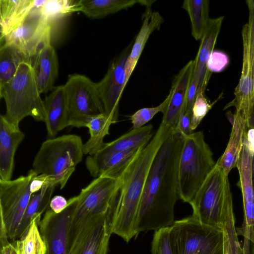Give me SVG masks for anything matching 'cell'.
<instances>
[{"label":"cell","mask_w":254,"mask_h":254,"mask_svg":"<svg viewBox=\"0 0 254 254\" xmlns=\"http://www.w3.org/2000/svg\"><path fill=\"white\" fill-rule=\"evenodd\" d=\"M184 137L173 129L156 154L137 213L135 237L140 232L170 227L178 196V166Z\"/></svg>","instance_id":"6da1fadb"},{"label":"cell","mask_w":254,"mask_h":254,"mask_svg":"<svg viewBox=\"0 0 254 254\" xmlns=\"http://www.w3.org/2000/svg\"><path fill=\"white\" fill-rule=\"evenodd\" d=\"M172 129L161 123L150 141L125 168L115 206L112 234L128 242L135 237L134 226L145 184L160 147Z\"/></svg>","instance_id":"7a4b0ae2"},{"label":"cell","mask_w":254,"mask_h":254,"mask_svg":"<svg viewBox=\"0 0 254 254\" xmlns=\"http://www.w3.org/2000/svg\"><path fill=\"white\" fill-rule=\"evenodd\" d=\"M81 138L75 134H65L49 138L41 144L35 156L32 169L38 175L47 176L46 184L66 185L83 155Z\"/></svg>","instance_id":"3957f363"},{"label":"cell","mask_w":254,"mask_h":254,"mask_svg":"<svg viewBox=\"0 0 254 254\" xmlns=\"http://www.w3.org/2000/svg\"><path fill=\"white\" fill-rule=\"evenodd\" d=\"M40 95L32 63L22 62L14 76L0 88V98L4 99L6 105L5 118L18 127L28 116L45 122L44 103Z\"/></svg>","instance_id":"277c9868"},{"label":"cell","mask_w":254,"mask_h":254,"mask_svg":"<svg viewBox=\"0 0 254 254\" xmlns=\"http://www.w3.org/2000/svg\"><path fill=\"white\" fill-rule=\"evenodd\" d=\"M216 162L202 131L184 137L178 166V196L190 203Z\"/></svg>","instance_id":"5b68a950"},{"label":"cell","mask_w":254,"mask_h":254,"mask_svg":"<svg viewBox=\"0 0 254 254\" xmlns=\"http://www.w3.org/2000/svg\"><path fill=\"white\" fill-rule=\"evenodd\" d=\"M120 178H96L76 195L71 211L67 234L66 247L90 220L107 214L117 200Z\"/></svg>","instance_id":"8992f818"},{"label":"cell","mask_w":254,"mask_h":254,"mask_svg":"<svg viewBox=\"0 0 254 254\" xmlns=\"http://www.w3.org/2000/svg\"><path fill=\"white\" fill-rule=\"evenodd\" d=\"M228 176L216 162L190 202L191 216L201 223L222 229L226 209L232 199Z\"/></svg>","instance_id":"52a82bcc"},{"label":"cell","mask_w":254,"mask_h":254,"mask_svg":"<svg viewBox=\"0 0 254 254\" xmlns=\"http://www.w3.org/2000/svg\"><path fill=\"white\" fill-rule=\"evenodd\" d=\"M174 254H224L222 229L201 223L191 216L170 227Z\"/></svg>","instance_id":"ba28073f"},{"label":"cell","mask_w":254,"mask_h":254,"mask_svg":"<svg viewBox=\"0 0 254 254\" xmlns=\"http://www.w3.org/2000/svg\"><path fill=\"white\" fill-rule=\"evenodd\" d=\"M249 18L242 30L243 45V65L239 82L234 90V98L224 107H234L236 112L248 123L254 105V1H246Z\"/></svg>","instance_id":"9c48e42d"},{"label":"cell","mask_w":254,"mask_h":254,"mask_svg":"<svg viewBox=\"0 0 254 254\" xmlns=\"http://www.w3.org/2000/svg\"><path fill=\"white\" fill-rule=\"evenodd\" d=\"M64 85L69 114V125L86 127L92 117L104 114L97 83L77 73L69 75Z\"/></svg>","instance_id":"30bf717a"},{"label":"cell","mask_w":254,"mask_h":254,"mask_svg":"<svg viewBox=\"0 0 254 254\" xmlns=\"http://www.w3.org/2000/svg\"><path fill=\"white\" fill-rule=\"evenodd\" d=\"M38 175L32 169L26 176L10 181L0 180V216L9 239H18L19 228L32 194L31 182Z\"/></svg>","instance_id":"8fae6325"},{"label":"cell","mask_w":254,"mask_h":254,"mask_svg":"<svg viewBox=\"0 0 254 254\" xmlns=\"http://www.w3.org/2000/svg\"><path fill=\"white\" fill-rule=\"evenodd\" d=\"M45 1V0H37L36 5L24 19L0 39V43L10 44L17 47L32 62L44 38L52 31L51 24L40 9Z\"/></svg>","instance_id":"7c38bea8"},{"label":"cell","mask_w":254,"mask_h":254,"mask_svg":"<svg viewBox=\"0 0 254 254\" xmlns=\"http://www.w3.org/2000/svg\"><path fill=\"white\" fill-rule=\"evenodd\" d=\"M131 46L125 49L112 61L104 77L97 83L104 114L114 124L118 121L119 101L127 82L125 65L132 48Z\"/></svg>","instance_id":"4fadbf2b"},{"label":"cell","mask_w":254,"mask_h":254,"mask_svg":"<svg viewBox=\"0 0 254 254\" xmlns=\"http://www.w3.org/2000/svg\"><path fill=\"white\" fill-rule=\"evenodd\" d=\"M113 212L88 222L67 248V254H107L112 234Z\"/></svg>","instance_id":"5bb4252c"},{"label":"cell","mask_w":254,"mask_h":254,"mask_svg":"<svg viewBox=\"0 0 254 254\" xmlns=\"http://www.w3.org/2000/svg\"><path fill=\"white\" fill-rule=\"evenodd\" d=\"M253 153L246 135L236 167L239 172V186L241 190L244 206V221L242 227L236 228L238 235L244 238L243 250L245 254H250L249 237L254 226V190L252 179Z\"/></svg>","instance_id":"9a60e30c"},{"label":"cell","mask_w":254,"mask_h":254,"mask_svg":"<svg viewBox=\"0 0 254 254\" xmlns=\"http://www.w3.org/2000/svg\"><path fill=\"white\" fill-rule=\"evenodd\" d=\"M76 199V196L69 199L67 206L60 213L48 209L41 220L39 227L46 245V254H67L69 221Z\"/></svg>","instance_id":"2e32d148"},{"label":"cell","mask_w":254,"mask_h":254,"mask_svg":"<svg viewBox=\"0 0 254 254\" xmlns=\"http://www.w3.org/2000/svg\"><path fill=\"white\" fill-rule=\"evenodd\" d=\"M52 31L44 38L32 60V65L41 94L51 91L58 77L59 62L51 44Z\"/></svg>","instance_id":"e0dca14e"},{"label":"cell","mask_w":254,"mask_h":254,"mask_svg":"<svg viewBox=\"0 0 254 254\" xmlns=\"http://www.w3.org/2000/svg\"><path fill=\"white\" fill-rule=\"evenodd\" d=\"M194 60L189 61L175 76L168 104L163 112L162 123L175 129L183 110L190 82L193 76Z\"/></svg>","instance_id":"ac0fdd59"},{"label":"cell","mask_w":254,"mask_h":254,"mask_svg":"<svg viewBox=\"0 0 254 254\" xmlns=\"http://www.w3.org/2000/svg\"><path fill=\"white\" fill-rule=\"evenodd\" d=\"M224 16L210 18L204 33L200 40V44L195 59L193 77L197 82V94L204 93L212 72L208 69L207 64L214 50L219 34Z\"/></svg>","instance_id":"d6986e66"},{"label":"cell","mask_w":254,"mask_h":254,"mask_svg":"<svg viewBox=\"0 0 254 254\" xmlns=\"http://www.w3.org/2000/svg\"><path fill=\"white\" fill-rule=\"evenodd\" d=\"M24 133L5 118L0 117V180H11L14 169V156Z\"/></svg>","instance_id":"ffe728a7"},{"label":"cell","mask_w":254,"mask_h":254,"mask_svg":"<svg viewBox=\"0 0 254 254\" xmlns=\"http://www.w3.org/2000/svg\"><path fill=\"white\" fill-rule=\"evenodd\" d=\"M144 147L102 156L89 155L85 160L86 167L94 177L105 176L118 179L128 163Z\"/></svg>","instance_id":"44dd1931"},{"label":"cell","mask_w":254,"mask_h":254,"mask_svg":"<svg viewBox=\"0 0 254 254\" xmlns=\"http://www.w3.org/2000/svg\"><path fill=\"white\" fill-rule=\"evenodd\" d=\"M48 136L53 138L69 125V114L64 85L53 88L44 100Z\"/></svg>","instance_id":"7402d4cb"},{"label":"cell","mask_w":254,"mask_h":254,"mask_svg":"<svg viewBox=\"0 0 254 254\" xmlns=\"http://www.w3.org/2000/svg\"><path fill=\"white\" fill-rule=\"evenodd\" d=\"M227 116L232 124V130L225 150L216 164L228 175L231 170L237 166L248 128L247 121L240 113L235 112L233 114L229 111Z\"/></svg>","instance_id":"603a6c76"},{"label":"cell","mask_w":254,"mask_h":254,"mask_svg":"<svg viewBox=\"0 0 254 254\" xmlns=\"http://www.w3.org/2000/svg\"><path fill=\"white\" fill-rule=\"evenodd\" d=\"M164 19L158 11H152L147 7L142 16L141 28L136 37L125 65V73L128 81L150 35L155 30H159Z\"/></svg>","instance_id":"cb8c5ba5"},{"label":"cell","mask_w":254,"mask_h":254,"mask_svg":"<svg viewBox=\"0 0 254 254\" xmlns=\"http://www.w3.org/2000/svg\"><path fill=\"white\" fill-rule=\"evenodd\" d=\"M154 0H78L77 11L92 19H99L137 4L150 7Z\"/></svg>","instance_id":"d4e9b609"},{"label":"cell","mask_w":254,"mask_h":254,"mask_svg":"<svg viewBox=\"0 0 254 254\" xmlns=\"http://www.w3.org/2000/svg\"><path fill=\"white\" fill-rule=\"evenodd\" d=\"M36 4L37 0H0V39L21 22Z\"/></svg>","instance_id":"484cf974"},{"label":"cell","mask_w":254,"mask_h":254,"mask_svg":"<svg viewBox=\"0 0 254 254\" xmlns=\"http://www.w3.org/2000/svg\"><path fill=\"white\" fill-rule=\"evenodd\" d=\"M151 125L132 129L117 139L108 143L92 155L102 156L146 146L152 138Z\"/></svg>","instance_id":"4316f807"},{"label":"cell","mask_w":254,"mask_h":254,"mask_svg":"<svg viewBox=\"0 0 254 254\" xmlns=\"http://www.w3.org/2000/svg\"><path fill=\"white\" fill-rule=\"evenodd\" d=\"M56 186L45 184L38 191L32 194L22 221L18 234L19 239L35 218L41 220V216L47 208Z\"/></svg>","instance_id":"83f0119b"},{"label":"cell","mask_w":254,"mask_h":254,"mask_svg":"<svg viewBox=\"0 0 254 254\" xmlns=\"http://www.w3.org/2000/svg\"><path fill=\"white\" fill-rule=\"evenodd\" d=\"M32 61L13 45L0 43V88L9 81L15 75L20 64Z\"/></svg>","instance_id":"f1b7e54d"},{"label":"cell","mask_w":254,"mask_h":254,"mask_svg":"<svg viewBox=\"0 0 254 254\" xmlns=\"http://www.w3.org/2000/svg\"><path fill=\"white\" fill-rule=\"evenodd\" d=\"M112 120L105 114L96 115L89 120L86 127L89 129L90 137L83 144L84 154L92 155L104 146V137L109 134Z\"/></svg>","instance_id":"f546056e"},{"label":"cell","mask_w":254,"mask_h":254,"mask_svg":"<svg viewBox=\"0 0 254 254\" xmlns=\"http://www.w3.org/2000/svg\"><path fill=\"white\" fill-rule=\"evenodd\" d=\"M182 7L188 13L191 26V34L196 40H201L209 21V1L185 0Z\"/></svg>","instance_id":"4dcf8cb0"},{"label":"cell","mask_w":254,"mask_h":254,"mask_svg":"<svg viewBox=\"0 0 254 254\" xmlns=\"http://www.w3.org/2000/svg\"><path fill=\"white\" fill-rule=\"evenodd\" d=\"M40 221L33 219L19 239L12 242L19 254H46V245L39 227Z\"/></svg>","instance_id":"1f68e13d"},{"label":"cell","mask_w":254,"mask_h":254,"mask_svg":"<svg viewBox=\"0 0 254 254\" xmlns=\"http://www.w3.org/2000/svg\"><path fill=\"white\" fill-rule=\"evenodd\" d=\"M233 199L228 202L225 213L222 230L224 234V254H245L238 240L236 228Z\"/></svg>","instance_id":"d6a6232c"},{"label":"cell","mask_w":254,"mask_h":254,"mask_svg":"<svg viewBox=\"0 0 254 254\" xmlns=\"http://www.w3.org/2000/svg\"><path fill=\"white\" fill-rule=\"evenodd\" d=\"M77 0H45L40 9L52 24L54 21L77 11Z\"/></svg>","instance_id":"836d02e7"},{"label":"cell","mask_w":254,"mask_h":254,"mask_svg":"<svg viewBox=\"0 0 254 254\" xmlns=\"http://www.w3.org/2000/svg\"><path fill=\"white\" fill-rule=\"evenodd\" d=\"M223 92L213 103H210L204 96V93L197 94L193 104L191 119V128L194 130L200 124L201 122L213 105L223 97Z\"/></svg>","instance_id":"e575fe53"},{"label":"cell","mask_w":254,"mask_h":254,"mask_svg":"<svg viewBox=\"0 0 254 254\" xmlns=\"http://www.w3.org/2000/svg\"><path fill=\"white\" fill-rule=\"evenodd\" d=\"M170 95H167L165 99L159 105L154 107L144 108L137 110L131 117L130 120L133 129L140 128L150 121L159 112L164 111L169 101Z\"/></svg>","instance_id":"d590c367"},{"label":"cell","mask_w":254,"mask_h":254,"mask_svg":"<svg viewBox=\"0 0 254 254\" xmlns=\"http://www.w3.org/2000/svg\"><path fill=\"white\" fill-rule=\"evenodd\" d=\"M170 227L154 232L151 244V254H174L170 239Z\"/></svg>","instance_id":"8d00e7d4"},{"label":"cell","mask_w":254,"mask_h":254,"mask_svg":"<svg viewBox=\"0 0 254 254\" xmlns=\"http://www.w3.org/2000/svg\"><path fill=\"white\" fill-rule=\"evenodd\" d=\"M229 63V57L225 52L214 50L209 58L207 66L211 72H220L226 69Z\"/></svg>","instance_id":"74e56055"},{"label":"cell","mask_w":254,"mask_h":254,"mask_svg":"<svg viewBox=\"0 0 254 254\" xmlns=\"http://www.w3.org/2000/svg\"><path fill=\"white\" fill-rule=\"evenodd\" d=\"M197 82L192 76L182 112L191 115L192 107L197 95Z\"/></svg>","instance_id":"f35d334b"},{"label":"cell","mask_w":254,"mask_h":254,"mask_svg":"<svg viewBox=\"0 0 254 254\" xmlns=\"http://www.w3.org/2000/svg\"><path fill=\"white\" fill-rule=\"evenodd\" d=\"M191 115L182 112L177 126L175 129L184 137L193 133L191 128Z\"/></svg>","instance_id":"ab89813d"},{"label":"cell","mask_w":254,"mask_h":254,"mask_svg":"<svg viewBox=\"0 0 254 254\" xmlns=\"http://www.w3.org/2000/svg\"><path fill=\"white\" fill-rule=\"evenodd\" d=\"M49 205L51 210L58 214L66 208L68 205V200L62 195H55L52 198Z\"/></svg>","instance_id":"60d3db41"},{"label":"cell","mask_w":254,"mask_h":254,"mask_svg":"<svg viewBox=\"0 0 254 254\" xmlns=\"http://www.w3.org/2000/svg\"><path fill=\"white\" fill-rule=\"evenodd\" d=\"M47 181V176L43 174L34 177L30 184V190L32 193L39 191L46 183Z\"/></svg>","instance_id":"b9f144b4"},{"label":"cell","mask_w":254,"mask_h":254,"mask_svg":"<svg viewBox=\"0 0 254 254\" xmlns=\"http://www.w3.org/2000/svg\"><path fill=\"white\" fill-rule=\"evenodd\" d=\"M0 249L10 243L9 238L5 225L0 219Z\"/></svg>","instance_id":"7bdbcfd3"},{"label":"cell","mask_w":254,"mask_h":254,"mask_svg":"<svg viewBox=\"0 0 254 254\" xmlns=\"http://www.w3.org/2000/svg\"><path fill=\"white\" fill-rule=\"evenodd\" d=\"M246 137L248 142L249 147L254 154V128H248Z\"/></svg>","instance_id":"ee69618b"},{"label":"cell","mask_w":254,"mask_h":254,"mask_svg":"<svg viewBox=\"0 0 254 254\" xmlns=\"http://www.w3.org/2000/svg\"><path fill=\"white\" fill-rule=\"evenodd\" d=\"M0 254H19L17 249L12 243L0 249Z\"/></svg>","instance_id":"f6af8a7d"},{"label":"cell","mask_w":254,"mask_h":254,"mask_svg":"<svg viewBox=\"0 0 254 254\" xmlns=\"http://www.w3.org/2000/svg\"><path fill=\"white\" fill-rule=\"evenodd\" d=\"M248 128H254V105L247 123Z\"/></svg>","instance_id":"bcb514c9"},{"label":"cell","mask_w":254,"mask_h":254,"mask_svg":"<svg viewBox=\"0 0 254 254\" xmlns=\"http://www.w3.org/2000/svg\"><path fill=\"white\" fill-rule=\"evenodd\" d=\"M252 179L253 185L254 190V154H253V158H252Z\"/></svg>","instance_id":"7dc6e473"},{"label":"cell","mask_w":254,"mask_h":254,"mask_svg":"<svg viewBox=\"0 0 254 254\" xmlns=\"http://www.w3.org/2000/svg\"><path fill=\"white\" fill-rule=\"evenodd\" d=\"M250 242H252L253 244V246H254V226L253 227L252 231L249 237Z\"/></svg>","instance_id":"c3c4849f"},{"label":"cell","mask_w":254,"mask_h":254,"mask_svg":"<svg viewBox=\"0 0 254 254\" xmlns=\"http://www.w3.org/2000/svg\"><path fill=\"white\" fill-rule=\"evenodd\" d=\"M251 254H254V246H253Z\"/></svg>","instance_id":"681fc988"}]
</instances>
